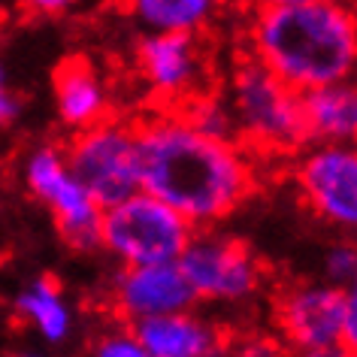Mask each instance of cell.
<instances>
[{
  "mask_svg": "<svg viewBox=\"0 0 357 357\" xmlns=\"http://www.w3.org/2000/svg\"><path fill=\"white\" fill-rule=\"evenodd\" d=\"M133 133L139 188L197 230L227 218L255 191V167L234 139L206 137L176 112L142 119Z\"/></svg>",
  "mask_w": 357,
  "mask_h": 357,
  "instance_id": "cell-1",
  "label": "cell"
},
{
  "mask_svg": "<svg viewBox=\"0 0 357 357\" xmlns=\"http://www.w3.org/2000/svg\"><path fill=\"white\" fill-rule=\"evenodd\" d=\"M252 55L294 91L342 82L357 73V6L303 0L255 10Z\"/></svg>",
  "mask_w": 357,
  "mask_h": 357,
  "instance_id": "cell-2",
  "label": "cell"
},
{
  "mask_svg": "<svg viewBox=\"0 0 357 357\" xmlns=\"http://www.w3.org/2000/svg\"><path fill=\"white\" fill-rule=\"evenodd\" d=\"M194 227L182 212L167 206L149 191H133L130 197L103 209L100 245L124 266L178 261L191 243Z\"/></svg>",
  "mask_w": 357,
  "mask_h": 357,
  "instance_id": "cell-3",
  "label": "cell"
},
{
  "mask_svg": "<svg viewBox=\"0 0 357 357\" xmlns=\"http://www.w3.org/2000/svg\"><path fill=\"white\" fill-rule=\"evenodd\" d=\"M234 121L252 149L297 151L306 146L300 91L284 85L255 55L245 58L234 73Z\"/></svg>",
  "mask_w": 357,
  "mask_h": 357,
  "instance_id": "cell-4",
  "label": "cell"
},
{
  "mask_svg": "<svg viewBox=\"0 0 357 357\" xmlns=\"http://www.w3.org/2000/svg\"><path fill=\"white\" fill-rule=\"evenodd\" d=\"M64 158L73 176L91 191V197L103 209L139 191L133 124L115 121L106 115L103 121L91 124V128L73 130Z\"/></svg>",
  "mask_w": 357,
  "mask_h": 357,
  "instance_id": "cell-5",
  "label": "cell"
},
{
  "mask_svg": "<svg viewBox=\"0 0 357 357\" xmlns=\"http://www.w3.org/2000/svg\"><path fill=\"white\" fill-rule=\"evenodd\" d=\"M24 182L33 197L49 206L61 239L73 252H91L100 245L103 206L67 167L64 149L40 146L24 160Z\"/></svg>",
  "mask_w": 357,
  "mask_h": 357,
  "instance_id": "cell-6",
  "label": "cell"
},
{
  "mask_svg": "<svg viewBox=\"0 0 357 357\" xmlns=\"http://www.w3.org/2000/svg\"><path fill=\"white\" fill-rule=\"evenodd\" d=\"M294 178L303 203L321 221L357 230V142H312Z\"/></svg>",
  "mask_w": 357,
  "mask_h": 357,
  "instance_id": "cell-7",
  "label": "cell"
},
{
  "mask_svg": "<svg viewBox=\"0 0 357 357\" xmlns=\"http://www.w3.org/2000/svg\"><path fill=\"white\" fill-rule=\"evenodd\" d=\"M178 270L185 273L197 300L209 303H236L261 284V264L255 261L252 248L239 239L197 234L178 255Z\"/></svg>",
  "mask_w": 357,
  "mask_h": 357,
  "instance_id": "cell-8",
  "label": "cell"
},
{
  "mask_svg": "<svg viewBox=\"0 0 357 357\" xmlns=\"http://www.w3.org/2000/svg\"><path fill=\"white\" fill-rule=\"evenodd\" d=\"M275 327L294 351L339 354L342 288L330 282L291 284L275 297Z\"/></svg>",
  "mask_w": 357,
  "mask_h": 357,
  "instance_id": "cell-9",
  "label": "cell"
},
{
  "mask_svg": "<svg viewBox=\"0 0 357 357\" xmlns=\"http://www.w3.org/2000/svg\"><path fill=\"white\" fill-rule=\"evenodd\" d=\"M112 303L121 321H142L167 315V312L191 309L194 297L185 273L178 270L176 261L167 264H139V266H124V273L112 284Z\"/></svg>",
  "mask_w": 357,
  "mask_h": 357,
  "instance_id": "cell-10",
  "label": "cell"
},
{
  "mask_svg": "<svg viewBox=\"0 0 357 357\" xmlns=\"http://www.w3.org/2000/svg\"><path fill=\"white\" fill-rule=\"evenodd\" d=\"M139 73L149 88L164 100H188L197 94V82L203 76V55L197 33H169L151 31L137 49Z\"/></svg>",
  "mask_w": 357,
  "mask_h": 357,
  "instance_id": "cell-11",
  "label": "cell"
},
{
  "mask_svg": "<svg viewBox=\"0 0 357 357\" xmlns=\"http://www.w3.org/2000/svg\"><path fill=\"white\" fill-rule=\"evenodd\" d=\"M130 327L146 357H209L225 351L221 330L194 315V306L133 321Z\"/></svg>",
  "mask_w": 357,
  "mask_h": 357,
  "instance_id": "cell-12",
  "label": "cell"
},
{
  "mask_svg": "<svg viewBox=\"0 0 357 357\" xmlns=\"http://www.w3.org/2000/svg\"><path fill=\"white\" fill-rule=\"evenodd\" d=\"M55 85L58 119L70 130H85L109 115V97L97 76V70L85 58H67L55 67L52 76Z\"/></svg>",
  "mask_w": 357,
  "mask_h": 357,
  "instance_id": "cell-13",
  "label": "cell"
},
{
  "mask_svg": "<svg viewBox=\"0 0 357 357\" xmlns=\"http://www.w3.org/2000/svg\"><path fill=\"white\" fill-rule=\"evenodd\" d=\"M309 142H357V85L351 79L300 91Z\"/></svg>",
  "mask_w": 357,
  "mask_h": 357,
  "instance_id": "cell-14",
  "label": "cell"
},
{
  "mask_svg": "<svg viewBox=\"0 0 357 357\" xmlns=\"http://www.w3.org/2000/svg\"><path fill=\"white\" fill-rule=\"evenodd\" d=\"M15 315L37 330L46 342H64L73 327V315L70 306L61 297V288L55 279L43 275V279L31 282L24 291H19L15 297Z\"/></svg>",
  "mask_w": 357,
  "mask_h": 357,
  "instance_id": "cell-15",
  "label": "cell"
},
{
  "mask_svg": "<svg viewBox=\"0 0 357 357\" xmlns=\"http://www.w3.org/2000/svg\"><path fill=\"white\" fill-rule=\"evenodd\" d=\"M221 0H130L133 15L149 31L197 33L212 22Z\"/></svg>",
  "mask_w": 357,
  "mask_h": 357,
  "instance_id": "cell-16",
  "label": "cell"
},
{
  "mask_svg": "<svg viewBox=\"0 0 357 357\" xmlns=\"http://www.w3.org/2000/svg\"><path fill=\"white\" fill-rule=\"evenodd\" d=\"M178 119H185L194 130L206 133V137H218V139H234L236 133V121L230 106H225L218 97H203V94H191L188 100L178 103L176 109Z\"/></svg>",
  "mask_w": 357,
  "mask_h": 357,
  "instance_id": "cell-17",
  "label": "cell"
},
{
  "mask_svg": "<svg viewBox=\"0 0 357 357\" xmlns=\"http://www.w3.org/2000/svg\"><path fill=\"white\" fill-rule=\"evenodd\" d=\"M357 275V243H336L324 255V279L345 288Z\"/></svg>",
  "mask_w": 357,
  "mask_h": 357,
  "instance_id": "cell-18",
  "label": "cell"
},
{
  "mask_svg": "<svg viewBox=\"0 0 357 357\" xmlns=\"http://www.w3.org/2000/svg\"><path fill=\"white\" fill-rule=\"evenodd\" d=\"M94 354H100V357H146L137 333H133V327L103 333L94 345Z\"/></svg>",
  "mask_w": 357,
  "mask_h": 357,
  "instance_id": "cell-19",
  "label": "cell"
},
{
  "mask_svg": "<svg viewBox=\"0 0 357 357\" xmlns=\"http://www.w3.org/2000/svg\"><path fill=\"white\" fill-rule=\"evenodd\" d=\"M339 354L357 357V275L342 288V339Z\"/></svg>",
  "mask_w": 357,
  "mask_h": 357,
  "instance_id": "cell-20",
  "label": "cell"
},
{
  "mask_svg": "<svg viewBox=\"0 0 357 357\" xmlns=\"http://www.w3.org/2000/svg\"><path fill=\"white\" fill-rule=\"evenodd\" d=\"M22 115V97L13 91L10 76H6V67L0 61V128H10V124L19 121Z\"/></svg>",
  "mask_w": 357,
  "mask_h": 357,
  "instance_id": "cell-21",
  "label": "cell"
},
{
  "mask_svg": "<svg viewBox=\"0 0 357 357\" xmlns=\"http://www.w3.org/2000/svg\"><path fill=\"white\" fill-rule=\"evenodd\" d=\"M73 3H79V0H19V6L31 15H55L70 10Z\"/></svg>",
  "mask_w": 357,
  "mask_h": 357,
  "instance_id": "cell-22",
  "label": "cell"
},
{
  "mask_svg": "<svg viewBox=\"0 0 357 357\" xmlns=\"http://www.w3.org/2000/svg\"><path fill=\"white\" fill-rule=\"evenodd\" d=\"M252 10H266V6H284V3H303V0H245Z\"/></svg>",
  "mask_w": 357,
  "mask_h": 357,
  "instance_id": "cell-23",
  "label": "cell"
}]
</instances>
